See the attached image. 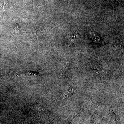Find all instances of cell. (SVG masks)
Here are the masks:
<instances>
[{
  "label": "cell",
  "mask_w": 124,
  "mask_h": 124,
  "mask_svg": "<svg viewBox=\"0 0 124 124\" xmlns=\"http://www.w3.org/2000/svg\"><path fill=\"white\" fill-rule=\"evenodd\" d=\"M73 89H69L63 93V94L62 95V98L63 99L66 98L73 94Z\"/></svg>",
  "instance_id": "obj_2"
},
{
  "label": "cell",
  "mask_w": 124,
  "mask_h": 124,
  "mask_svg": "<svg viewBox=\"0 0 124 124\" xmlns=\"http://www.w3.org/2000/svg\"><path fill=\"white\" fill-rule=\"evenodd\" d=\"M39 73L36 72L29 71L24 73H20L18 75H22L25 77H33L39 75Z\"/></svg>",
  "instance_id": "obj_1"
},
{
  "label": "cell",
  "mask_w": 124,
  "mask_h": 124,
  "mask_svg": "<svg viewBox=\"0 0 124 124\" xmlns=\"http://www.w3.org/2000/svg\"><path fill=\"white\" fill-rule=\"evenodd\" d=\"M94 70H95V72H96L97 73H102V72H103L104 71L100 67H97L96 68H94Z\"/></svg>",
  "instance_id": "obj_3"
}]
</instances>
